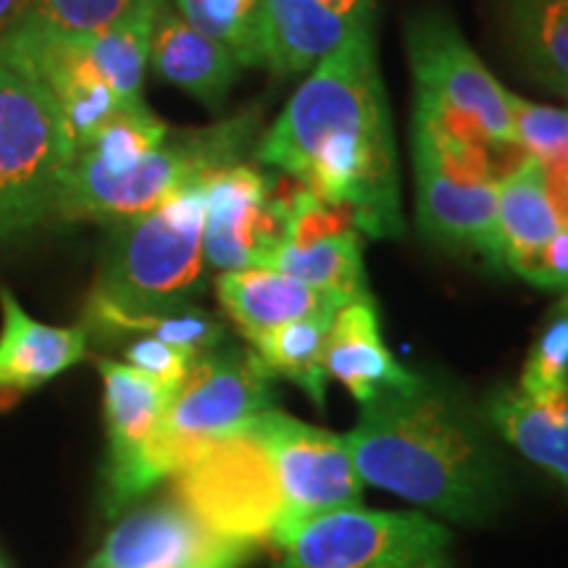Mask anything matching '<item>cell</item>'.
I'll return each instance as SVG.
<instances>
[{
	"instance_id": "5b68a950",
	"label": "cell",
	"mask_w": 568,
	"mask_h": 568,
	"mask_svg": "<svg viewBox=\"0 0 568 568\" xmlns=\"http://www.w3.org/2000/svg\"><path fill=\"white\" fill-rule=\"evenodd\" d=\"M201 182L184 184L153 211L119 224L92 293L134 314L187 305L201 287L205 266Z\"/></svg>"
},
{
	"instance_id": "e0dca14e",
	"label": "cell",
	"mask_w": 568,
	"mask_h": 568,
	"mask_svg": "<svg viewBox=\"0 0 568 568\" xmlns=\"http://www.w3.org/2000/svg\"><path fill=\"white\" fill-rule=\"evenodd\" d=\"M216 295L226 316L251 345L276 326L305 316L335 314L345 305L343 297L311 287L295 276L268 266L219 274Z\"/></svg>"
},
{
	"instance_id": "ffe728a7",
	"label": "cell",
	"mask_w": 568,
	"mask_h": 568,
	"mask_svg": "<svg viewBox=\"0 0 568 568\" xmlns=\"http://www.w3.org/2000/svg\"><path fill=\"white\" fill-rule=\"evenodd\" d=\"M353 30L322 0H264L266 69L276 77L314 69Z\"/></svg>"
},
{
	"instance_id": "44dd1931",
	"label": "cell",
	"mask_w": 568,
	"mask_h": 568,
	"mask_svg": "<svg viewBox=\"0 0 568 568\" xmlns=\"http://www.w3.org/2000/svg\"><path fill=\"white\" fill-rule=\"evenodd\" d=\"M84 329L95 332L101 337H122V335H142L155 337L163 343L182 347L193 353L195 358L203 353L216 351L224 343V324L205 311L184 308L176 311H153V314H134V311L119 308L109 297L92 293L84 308Z\"/></svg>"
},
{
	"instance_id": "836d02e7",
	"label": "cell",
	"mask_w": 568,
	"mask_h": 568,
	"mask_svg": "<svg viewBox=\"0 0 568 568\" xmlns=\"http://www.w3.org/2000/svg\"><path fill=\"white\" fill-rule=\"evenodd\" d=\"M542 182H545V193H548V201L556 211L558 222L568 224V159L558 161V163H548L542 166Z\"/></svg>"
},
{
	"instance_id": "7402d4cb",
	"label": "cell",
	"mask_w": 568,
	"mask_h": 568,
	"mask_svg": "<svg viewBox=\"0 0 568 568\" xmlns=\"http://www.w3.org/2000/svg\"><path fill=\"white\" fill-rule=\"evenodd\" d=\"M508 30L524 69L568 101V0H508Z\"/></svg>"
},
{
	"instance_id": "1f68e13d",
	"label": "cell",
	"mask_w": 568,
	"mask_h": 568,
	"mask_svg": "<svg viewBox=\"0 0 568 568\" xmlns=\"http://www.w3.org/2000/svg\"><path fill=\"white\" fill-rule=\"evenodd\" d=\"M126 364L140 368V372L155 376V379L166 382V385L180 387L184 376L190 374V366L195 364V355L182 351V347L163 343L155 337H142L124 351Z\"/></svg>"
},
{
	"instance_id": "52a82bcc",
	"label": "cell",
	"mask_w": 568,
	"mask_h": 568,
	"mask_svg": "<svg viewBox=\"0 0 568 568\" xmlns=\"http://www.w3.org/2000/svg\"><path fill=\"white\" fill-rule=\"evenodd\" d=\"M174 500L226 539L253 548L280 542L284 497L266 445L253 426L211 439L172 474Z\"/></svg>"
},
{
	"instance_id": "f1b7e54d",
	"label": "cell",
	"mask_w": 568,
	"mask_h": 568,
	"mask_svg": "<svg viewBox=\"0 0 568 568\" xmlns=\"http://www.w3.org/2000/svg\"><path fill=\"white\" fill-rule=\"evenodd\" d=\"M159 3L161 0H32V17L59 32L90 34L109 30Z\"/></svg>"
},
{
	"instance_id": "74e56055",
	"label": "cell",
	"mask_w": 568,
	"mask_h": 568,
	"mask_svg": "<svg viewBox=\"0 0 568 568\" xmlns=\"http://www.w3.org/2000/svg\"><path fill=\"white\" fill-rule=\"evenodd\" d=\"M0 568H6V564H3V560H0Z\"/></svg>"
},
{
	"instance_id": "8fae6325",
	"label": "cell",
	"mask_w": 568,
	"mask_h": 568,
	"mask_svg": "<svg viewBox=\"0 0 568 568\" xmlns=\"http://www.w3.org/2000/svg\"><path fill=\"white\" fill-rule=\"evenodd\" d=\"M205 264L219 272L266 266L276 247L287 240L290 197L295 180L274 182L258 169H222L205 176Z\"/></svg>"
},
{
	"instance_id": "603a6c76",
	"label": "cell",
	"mask_w": 568,
	"mask_h": 568,
	"mask_svg": "<svg viewBox=\"0 0 568 568\" xmlns=\"http://www.w3.org/2000/svg\"><path fill=\"white\" fill-rule=\"evenodd\" d=\"M558 216L545 193L542 169L531 159L497 184V240L500 266H514L558 232Z\"/></svg>"
},
{
	"instance_id": "4316f807",
	"label": "cell",
	"mask_w": 568,
	"mask_h": 568,
	"mask_svg": "<svg viewBox=\"0 0 568 568\" xmlns=\"http://www.w3.org/2000/svg\"><path fill=\"white\" fill-rule=\"evenodd\" d=\"M180 17L216 40L240 67H266L264 0H176Z\"/></svg>"
},
{
	"instance_id": "2e32d148",
	"label": "cell",
	"mask_w": 568,
	"mask_h": 568,
	"mask_svg": "<svg viewBox=\"0 0 568 568\" xmlns=\"http://www.w3.org/2000/svg\"><path fill=\"white\" fill-rule=\"evenodd\" d=\"M0 395L13 397L38 389L77 366L88 353L84 326H48L21 308L6 284H0Z\"/></svg>"
},
{
	"instance_id": "9a60e30c",
	"label": "cell",
	"mask_w": 568,
	"mask_h": 568,
	"mask_svg": "<svg viewBox=\"0 0 568 568\" xmlns=\"http://www.w3.org/2000/svg\"><path fill=\"white\" fill-rule=\"evenodd\" d=\"M324 372L329 379H337L351 389L361 406L372 403L374 397L395 389H410L422 382V376L397 364L382 343L379 314L368 295L345 303L332 318L324 345Z\"/></svg>"
},
{
	"instance_id": "6da1fadb",
	"label": "cell",
	"mask_w": 568,
	"mask_h": 568,
	"mask_svg": "<svg viewBox=\"0 0 568 568\" xmlns=\"http://www.w3.org/2000/svg\"><path fill=\"white\" fill-rule=\"evenodd\" d=\"M261 163L355 213L358 232L400 237V174L372 24L318 61L255 148Z\"/></svg>"
},
{
	"instance_id": "30bf717a",
	"label": "cell",
	"mask_w": 568,
	"mask_h": 568,
	"mask_svg": "<svg viewBox=\"0 0 568 568\" xmlns=\"http://www.w3.org/2000/svg\"><path fill=\"white\" fill-rule=\"evenodd\" d=\"M266 445L284 497L280 548L311 518L358 508L364 479L353 464L345 437L303 424L282 410H266L251 424Z\"/></svg>"
},
{
	"instance_id": "5bb4252c",
	"label": "cell",
	"mask_w": 568,
	"mask_h": 568,
	"mask_svg": "<svg viewBox=\"0 0 568 568\" xmlns=\"http://www.w3.org/2000/svg\"><path fill=\"white\" fill-rule=\"evenodd\" d=\"M109 422V514H119L122 493L166 416L176 389L130 364L98 361Z\"/></svg>"
},
{
	"instance_id": "83f0119b",
	"label": "cell",
	"mask_w": 568,
	"mask_h": 568,
	"mask_svg": "<svg viewBox=\"0 0 568 568\" xmlns=\"http://www.w3.org/2000/svg\"><path fill=\"white\" fill-rule=\"evenodd\" d=\"M166 138V122H161L145 103H140L113 113L77 153H84L105 172L122 174L161 148Z\"/></svg>"
},
{
	"instance_id": "7a4b0ae2",
	"label": "cell",
	"mask_w": 568,
	"mask_h": 568,
	"mask_svg": "<svg viewBox=\"0 0 568 568\" xmlns=\"http://www.w3.org/2000/svg\"><path fill=\"white\" fill-rule=\"evenodd\" d=\"M345 443L368 485L456 521L487 516L503 493V468L487 437L424 379L364 403Z\"/></svg>"
},
{
	"instance_id": "d4e9b609",
	"label": "cell",
	"mask_w": 568,
	"mask_h": 568,
	"mask_svg": "<svg viewBox=\"0 0 568 568\" xmlns=\"http://www.w3.org/2000/svg\"><path fill=\"white\" fill-rule=\"evenodd\" d=\"M335 314L295 318L276 326L253 345L255 355L264 361L272 376L295 382L318 408H324L326 379H329L324 372V345Z\"/></svg>"
},
{
	"instance_id": "e575fe53",
	"label": "cell",
	"mask_w": 568,
	"mask_h": 568,
	"mask_svg": "<svg viewBox=\"0 0 568 568\" xmlns=\"http://www.w3.org/2000/svg\"><path fill=\"white\" fill-rule=\"evenodd\" d=\"M322 3L351 27H361L372 24L376 0H322Z\"/></svg>"
},
{
	"instance_id": "3957f363",
	"label": "cell",
	"mask_w": 568,
	"mask_h": 568,
	"mask_svg": "<svg viewBox=\"0 0 568 568\" xmlns=\"http://www.w3.org/2000/svg\"><path fill=\"white\" fill-rule=\"evenodd\" d=\"M272 372L255 351H211L197 355L169 403L166 416L126 481L119 510L169 479L211 439L245 429L274 408Z\"/></svg>"
},
{
	"instance_id": "d6986e66",
	"label": "cell",
	"mask_w": 568,
	"mask_h": 568,
	"mask_svg": "<svg viewBox=\"0 0 568 568\" xmlns=\"http://www.w3.org/2000/svg\"><path fill=\"white\" fill-rule=\"evenodd\" d=\"M489 418L524 458L568 485V382L539 395L506 389L489 400Z\"/></svg>"
},
{
	"instance_id": "9c48e42d",
	"label": "cell",
	"mask_w": 568,
	"mask_h": 568,
	"mask_svg": "<svg viewBox=\"0 0 568 568\" xmlns=\"http://www.w3.org/2000/svg\"><path fill=\"white\" fill-rule=\"evenodd\" d=\"M450 531L422 514L343 508L305 521L276 568H406L447 560Z\"/></svg>"
},
{
	"instance_id": "277c9868",
	"label": "cell",
	"mask_w": 568,
	"mask_h": 568,
	"mask_svg": "<svg viewBox=\"0 0 568 568\" xmlns=\"http://www.w3.org/2000/svg\"><path fill=\"white\" fill-rule=\"evenodd\" d=\"M258 130L255 116H240L155 148L132 169L111 174L77 153L61 176L53 216L67 222H130L153 211L169 195L213 172L237 166Z\"/></svg>"
},
{
	"instance_id": "4fadbf2b",
	"label": "cell",
	"mask_w": 568,
	"mask_h": 568,
	"mask_svg": "<svg viewBox=\"0 0 568 568\" xmlns=\"http://www.w3.org/2000/svg\"><path fill=\"white\" fill-rule=\"evenodd\" d=\"M416 219L426 237L447 247H468L500 266L497 184H471L450 176L426 148L414 142Z\"/></svg>"
},
{
	"instance_id": "8992f818",
	"label": "cell",
	"mask_w": 568,
	"mask_h": 568,
	"mask_svg": "<svg viewBox=\"0 0 568 568\" xmlns=\"http://www.w3.org/2000/svg\"><path fill=\"white\" fill-rule=\"evenodd\" d=\"M406 51L416 88V124L474 145L516 142L508 92L450 19L435 11L410 19Z\"/></svg>"
},
{
	"instance_id": "ac0fdd59",
	"label": "cell",
	"mask_w": 568,
	"mask_h": 568,
	"mask_svg": "<svg viewBox=\"0 0 568 568\" xmlns=\"http://www.w3.org/2000/svg\"><path fill=\"white\" fill-rule=\"evenodd\" d=\"M148 63L163 82L184 90L211 111H219L226 103L243 69L224 45L205 38L169 9L166 0L155 13Z\"/></svg>"
},
{
	"instance_id": "7c38bea8",
	"label": "cell",
	"mask_w": 568,
	"mask_h": 568,
	"mask_svg": "<svg viewBox=\"0 0 568 568\" xmlns=\"http://www.w3.org/2000/svg\"><path fill=\"white\" fill-rule=\"evenodd\" d=\"M253 552V545L216 535L174 500L132 510L90 568H245Z\"/></svg>"
},
{
	"instance_id": "f546056e",
	"label": "cell",
	"mask_w": 568,
	"mask_h": 568,
	"mask_svg": "<svg viewBox=\"0 0 568 568\" xmlns=\"http://www.w3.org/2000/svg\"><path fill=\"white\" fill-rule=\"evenodd\" d=\"M516 142L542 166L568 159V111L524 101L508 92Z\"/></svg>"
},
{
	"instance_id": "cb8c5ba5",
	"label": "cell",
	"mask_w": 568,
	"mask_h": 568,
	"mask_svg": "<svg viewBox=\"0 0 568 568\" xmlns=\"http://www.w3.org/2000/svg\"><path fill=\"white\" fill-rule=\"evenodd\" d=\"M161 6L163 0L153 9L134 13L109 30L77 34L92 67L101 71L103 80L124 105L142 103V80H145V67L151 59L153 21Z\"/></svg>"
},
{
	"instance_id": "d6a6232c",
	"label": "cell",
	"mask_w": 568,
	"mask_h": 568,
	"mask_svg": "<svg viewBox=\"0 0 568 568\" xmlns=\"http://www.w3.org/2000/svg\"><path fill=\"white\" fill-rule=\"evenodd\" d=\"M510 272L524 276L537 287L568 293V224H560L548 243L510 266Z\"/></svg>"
},
{
	"instance_id": "8d00e7d4",
	"label": "cell",
	"mask_w": 568,
	"mask_h": 568,
	"mask_svg": "<svg viewBox=\"0 0 568 568\" xmlns=\"http://www.w3.org/2000/svg\"><path fill=\"white\" fill-rule=\"evenodd\" d=\"M406 568H447V560H437V564H418V566H406Z\"/></svg>"
},
{
	"instance_id": "4dcf8cb0",
	"label": "cell",
	"mask_w": 568,
	"mask_h": 568,
	"mask_svg": "<svg viewBox=\"0 0 568 568\" xmlns=\"http://www.w3.org/2000/svg\"><path fill=\"white\" fill-rule=\"evenodd\" d=\"M568 382V295L550 311L548 322L539 329L537 343L524 364V393L539 395Z\"/></svg>"
},
{
	"instance_id": "484cf974",
	"label": "cell",
	"mask_w": 568,
	"mask_h": 568,
	"mask_svg": "<svg viewBox=\"0 0 568 568\" xmlns=\"http://www.w3.org/2000/svg\"><path fill=\"white\" fill-rule=\"evenodd\" d=\"M266 266L295 276L311 287L324 290V293L343 297L345 303L368 295L358 232L324 240V243L311 247L282 245L272 253Z\"/></svg>"
},
{
	"instance_id": "ba28073f",
	"label": "cell",
	"mask_w": 568,
	"mask_h": 568,
	"mask_svg": "<svg viewBox=\"0 0 568 568\" xmlns=\"http://www.w3.org/2000/svg\"><path fill=\"white\" fill-rule=\"evenodd\" d=\"M77 145L40 84L0 69V243L53 216Z\"/></svg>"
},
{
	"instance_id": "d590c367",
	"label": "cell",
	"mask_w": 568,
	"mask_h": 568,
	"mask_svg": "<svg viewBox=\"0 0 568 568\" xmlns=\"http://www.w3.org/2000/svg\"><path fill=\"white\" fill-rule=\"evenodd\" d=\"M32 13V0H0V42L17 32Z\"/></svg>"
}]
</instances>
